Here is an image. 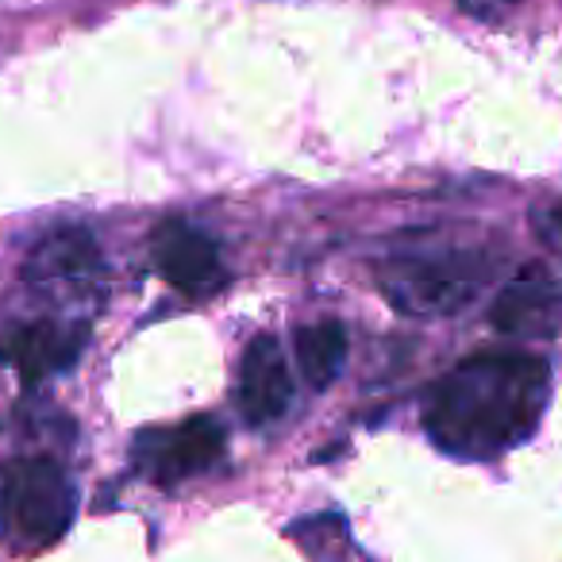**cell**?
Returning a JSON list of instances; mask_svg holds the SVG:
<instances>
[{
	"instance_id": "6da1fadb",
	"label": "cell",
	"mask_w": 562,
	"mask_h": 562,
	"mask_svg": "<svg viewBox=\"0 0 562 562\" xmlns=\"http://www.w3.org/2000/svg\"><path fill=\"white\" fill-rule=\"evenodd\" d=\"M547 397L551 367L539 355H474L431 390L424 428L454 459H497L539 428Z\"/></svg>"
},
{
	"instance_id": "7a4b0ae2",
	"label": "cell",
	"mask_w": 562,
	"mask_h": 562,
	"mask_svg": "<svg viewBox=\"0 0 562 562\" xmlns=\"http://www.w3.org/2000/svg\"><path fill=\"white\" fill-rule=\"evenodd\" d=\"M493 258L477 247H431L393 255L378 270L382 297L405 316H454L485 290Z\"/></svg>"
},
{
	"instance_id": "3957f363",
	"label": "cell",
	"mask_w": 562,
	"mask_h": 562,
	"mask_svg": "<svg viewBox=\"0 0 562 562\" xmlns=\"http://www.w3.org/2000/svg\"><path fill=\"white\" fill-rule=\"evenodd\" d=\"M74 485L50 459H27L0 467V520L24 543H55L74 520Z\"/></svg>"
},
{
	"instance_id": "277c9868",
	"label": "cell",
	"mask_w": 562,
	"mask_h": 562,
	"mask_svg": "<svg viewBox=\"0 0 562 562\" xmlns=\"http://www.w3.org/2000/svg\"><path fill=\"white\" fill-rule=\"evenodd\" d=\"M24 281L40 297L58 301V305H74V301H89L101 293V250H97L93 235L81 227H66V232L47 235L35 243L32 255L24 262Z\"/></svg>"
},
{
	"instance_id": "5b68a950",
	"label": "cell",
	"mask_w": 562,
	"mask_h": 562,
	"mask_svg": "<svg viewBox=\"0 0 562 562\" xmlns=\"http://www.w3.org/2000/svg\"><path fill=\"white\" fill-rule=\"evenodd\" d=\"M224 443V424L216 416H189L173 428L143 431L135 443V467L155 482H178V477H193L216 467Z\"/></svg>"
},
{
	"instance_id": "8992f818",
	"label": "cell",
	"mask_w": 562,
	"mask_h": 562,
	"mask_svg": "<svg viewBox=\"0 0 562 562\" xmlns=\"http://www.w3.org/2000/svg\"><path fill=\"white\" fill-rule=\"evenodd\" d=\"M155 270L170 281L181 297H212L227 285V270L220 262V247L186 220H166L150 239Z\"/></svg>"
},
{
	"instance_id": "52a82bcc",
	"label": "cell",
	"mask_w": 562,
	"mask_h": 562,
	"mask_svg": "<svg viewBox=\"0 0 562 562\" xmlns=\"http://www.w3.org/2000/svg\"><path fill=\"white\" fill-rule=\"evenodd\" d=\"M89 328L81 321H35L16 324L0 336V362H9L24 382L66 374L81 359Z\"/></svg>"
},
{
	"instance_id": "ba28073f",
	"label": "cell",
	"mask_w": 562,
	"mask_h": 562,
	"mask_svg": "<svg viewBox=\"0 0 562 562\" xmlns=\"http://www.w3.org/2000/svg\"><path fill=\"white\" fill-rule=\"evenodd\" d=\"M490 321L501 336L536 339L554 336L562 324V285L543 262H528L490 308Z\"/></svg>"
},
{
	"instance_id": "9c48e42d",
	"label": "cell",
	"mask_w": 562,
	"mask_h": 562,
	"mask_svg": "<svg viewBox=\"0 0 562 562\" xmlns=\"http://www.w3.org/2000/svg\"><path fill=\"white\" fill-rule=\"evenodd\" d=\"M235 401H239L243 420L255 424V428L281 420V416L290 413L293 374L285 355H281V344L273 336H255L247 351H243Z\"/></svg>"
},
{
	"instance_id": "30bf717a",
	"label": "cell",
	"mask_w": 562,
	"mask_h": 562,
	"mask_svg": "<svg viewBox=\"0 0 562 562\" xmlns=\"http://www.w3.org/2000/svg\"><path fill=\"white\" fill-rule=\"evenodd\" d=\"M297 362L313 390H328L347 367V331L339 321H316L297 331Z\"/></svg>"
},
{
	"instance_id": "8fae6325",
	"label": "cell",
	"mask_w": 562,
	"mask_h": 562,
	"mask_svg": "<svg viewBox=\"0 0 562 562\" xmlns=\"http://www.w3.org/2000/svg\"><path fill=\"white\" fill-rule=\"evenodd\" d=\"M462 9L470 12V16H477V20H493L497 12H505L508 4H516V0H459Z\"/></svg>"
}]
</instances>
